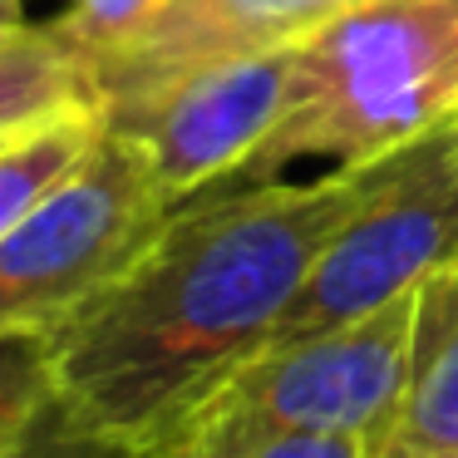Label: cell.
<instances>
[{"instance_id":"cell-1","label":"cell","mask_w":458,"mask_h":458,"mask_svg":"<svg viewBox=\"0 0 458 458\" xmlns=\"http://www.w3.org/2000/svg\"><path fill=\"white\" fill-rule=\"evenodd\" d=\"M355 192L360 173H345L178 202L148 251L50 335L64 424L153 448L242 360L271 345Z\"/></svg>"},{"instance_id":"cell-11","label":"cell","mask_w":458,"mask_h":458,"mask_svg":"<svg viewBox=\"0 0 458 458\" xmlns=\"http://www.w3.org/2000/svg\"><path fill=\"white\" fill-rule=\"evenodd\" d=\"M60 399L50 330H0V458H21Z\"/></svg>"},{"instance_id":"cell-7","label":"cell","mask_w":458,"mask_h":458,"mask_svg":"<svg viewBox=\"0 0 458 458\" xmlns=\"http://www.w3.org/2000/svg\"><path fill=\"white\" fill-rule=\"evenodd\" d=\"M350 0H158V11L89 64L99 109L143 99L192 70L291 50Z\"/></svg>"},{"instance_id":"cell-9","label":"cell","mask_w":458,"mask_h":458,"mask_svg":"<svg viewBox=\"0 0 458 458\" xmlns=\"http://www.w3.org/2000/svg\"><path fill=\"white\" fill-rule=\"evenodd\" d=\"M99 109L94 74L50 30H0V133Z\"/></svg>"},{"instance_id":"cell-13","label":"cell","mask_w":458,"mask_h":458,"mask_svg":"<svg viewBox=\"0 0 458 458\" xmlns=\"http://www.w3.org/2000/svg\"><path fill=\"white\" fill-rule=\"evenodd\" d=\"M21 458H168V454H133L123 444H109V438L80 434V428L64 424L60 409H50L45 424L30 434V444L21 448Z\"/></svg>"},{"instance_id":"cell-6","label":"cell","mask_w":458,"mask_h":458,"mask_svg":"<svg viewBox=\"0 0 458 458\" xmlns=\"http://www.w3.org/2000/svg\"><path fill=\"white\" fill-rule=\"evenodd\" d=\"M291 50L192 70L143 99L104 109V123L129 133L158 168L163 188L188 202L232 182L276 129L291 84Z\"/></svg>"},{"instance_id":"cell-2","label":"cell","mask_w":458,"mask_h":458,"mask_svg":"<svg viewBox=\"0 0 458 458\" xmlns=\"http://www.w3.org/2000/svg\"><path fill=\"white\" fill-rule=\"evenodd\" d=\"M454 119L458 0H350L296 40L276 129L222 188L365 173Z\"/></svg>"},{"instance_id":"cell-8","label":"cell","mask_w":458,"mask_h":458,"mask_svg":"<svg viewBox=\"0 0 458 458\" xmlns=\"http://www.w3.org/2000/svg\"><path fill=\"white\" fill-rule=\"evenodd\" d=\"M385 454L458 458V251L419 281L409 389Z\"/></svg>"},{"instance_id":"cell-15","label":"cell","mask_w":458,"mask_h":458,"mask_svg":"<svg viewBox=\"0 0 458 458\" xmlns=\"http://www.w3.org/2000/svg\"><path fill=\"white\" fill-rule=\"evenodd\" d=\"M0 30H50V0H0Z\"/></svg>"},{"instance_id":"cell-4","label":"cell","mask_w":458,"mask_h":458,"mask_svg":"<svg viewBox=\"0 0 458 458\" xmlns=\"http://www.w3.org/2000/svg\"><path fill=\"white\" fill-rule=\"evenodd\" d=\"M178 198L129 133L94 148L0 237V330H60L168 227Z\"/></svg>"},{"instance_id":"cell-10","label":"cell","mask_w":458,"mask_h":458,"mask_svg":"<svg viewBox=\"0 0 458 458\" xmlns=\"http://www.w3.org/2000/svg\"><path fill=\"white\" fill-rule=\"evenodd\" d=\"M99 129H104V109H74L15 133L11 143H0V237L30 212V202L45 188H55L94 148Z\"/></svg>"},{"instance_id":"cell-5","label":"cell","mask_w":458,"mask_h":458,"mask_svg":"<svg viewBox=\"0 0 458 458\" xmlns=\"http://www.w3.org/2000/svg\"><path fill=\"white\" fill-rule=\"evenodd\" d=\"M458 251V119L360 173L345 222L330 232L276 335L335 330L414 291Z\"/></svg>"},{"instance_id":"cell-12","label":"cell","mask_w":458,"mask_h":458,"mask_svg":"<svg viewBox=\"0 0 458 458\" xmlns=\"http://www.w3.org/2000/svg\"><path fill=\"white\" fill-rule=\"evenodd\" d=\"M153 11L158 0H50V35L94 64L99 55L119 50Z\"/></svg>"},{"instance_id":"cell-3","label":"cell","mask_w":458,"mask_h":458,"mask_svg":"<svg viewBox=\"0 0 458 458\" xmlns=\"http://www.w3.org/2000/svg\"><path fill=\"white\" fill-rule=\"evenodd\" d=\"M414 306L419 286L335 330L271 340L153 448L133 454L222 458L276 434H355L379 458L404 409Z\"/></svg>"},{"instance_id":"cell-17","label":"cell","mask_w":458,"mask_h":458,"mask_svg":"<svg viewBox=\"0 0 458 458\" xmlns=\"http://www.w3.org/2000/svg\"><path fill=\"white\" fill-rule=\"evenodd\" d=\"M385 458H404V454H385Z\"/></svg>"},{"instance_id":"cell-16","label":"cell","mask_w":458,"mask_h":458,"mask_svg":"<svg viewBox=\"0 0 458 458\" xmlns=\"http://www.w3.org/2000/svg\"><path fill=\"white\" fill-rule=\"evenodd\" d=\"M21 133H25V129H21ZM11 139H15V133H0V143H11Z\"/></svg>"},{"instance_id":"cell-14","label":"cell","mask_w":458,"mask_h":458,"mask_svg":"<svg viewBox=\"0 0 458 458\" xmlns=\"http://www.w3.org/2000/svg\"><path fill=\"white\" fill-rule=\"evenodd\" d=\"M173 458V454H168ZM222 458H375V448L355 434H276Z\"/></svg>"}]
</instances>
